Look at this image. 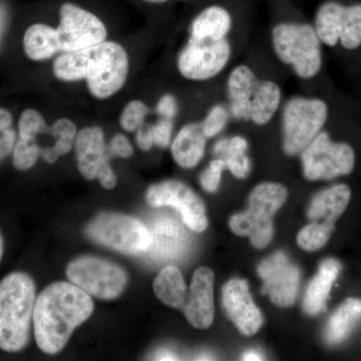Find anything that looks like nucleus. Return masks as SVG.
<instances>
[{
    "label": "nucleus",
    "instance_id": "nucleus-22",
    "mask_svg": "<svg viewBox=\"0 0 361 361\" xmlns=\"http://www.w3.org/2000/svg\"><path fill=\"white\" fill-rule=\"evenodd\" d=\"M232 16L225 7H207L195 18L191 25V37L194 40L225 39L231 30Z\"/></svg>",
    "mask_w": 361,
    "mask_h": 361
},
{
    "label": "nucleus",
    "instance_id": "nucleus-21",
    "mask_svg": "<svg viewBox=\"0 0 361 361\" xmlns=\"http://www.w3.org/2000/svg\"><path fill=\"white\" fill-rule=\"evenodd\" d=\"M280 102L281 90L279 85L272 80H258L249 99L245 121H251L259 126L265 125L276 113Z\"/></svg>",
    "mask_w": 361,
    "mask_h": 361
},
{
    "label": "nucleus",
    "instance_id": "nucleus-20",
    "mask_svg": "<svg viewBox=\"0 0 361 361\" xmlns=\"http://www.w3.org/2000/svg\"><path fill=\"white\" fill-rule=\"evenodd\" d=\"M206 135L201 123H189L178 133L172 144V155L180 167L192 169L203 159Z\"/></svg>",
    "mask_w": 361,
    "mask_h": 361
},
{
    "label": "nucleus",
    "instance_id": "nucleus-38",
    "mask_svg": "<svg viewBox=\"0 0 361 361\" xmlns=\"http://www.w3.org/2000/svg\"><path fill=\"white\" fill-rule=\"evenodd\" d=\"M111 149L116 155L122 158H130L134 154V149L129 140L123 135H116L111 144Z\"/></svg>",
    "mask_w": 361,
    "mask_h": 361
},
{
    "label": "nucleus",
    "instance_id": "nucleus-30",
    "mask_svg": "<svg viewBox=\"0 0 361 361\" xmlns=\"http://www.w3.org/2000/svg\"><path fill=\"white\" fill-rule=\"evenodd\" d=\"M336 229L334 223L312 222L305 226L297 236V243L303 250L314 252L326 245Z\"/></svg>",
    "mask_w": 361,
    "mask_h": 361
},
{
    "label": "nucleus",
    "instance_id": "nucleus-2",
    "mask_svg": "<svg viewBox=\"0 0 361 361\" xmlns=\"http://www.w3.org/2000/svg\"><path fill=\"white\" fill-rule=\"evenodd\" d=\"M54 75L65 82L87 80L92 96L108 99L122 89L129 73V59L113 42L71 52H63L54 63Z\"/></svg>",
    "mask_w": 361,
    "mask_h": 361
},
{
    "label": "nucleus",
    "instance_id": "nucleus-24",
    "mask_svg": "<svg viewBox=\"0 0 361 361\" xmlns=\"http://www.w3.org/2000/svg\"><path fill=\"white\" fill-rule=\"evenodd\" d=\"M149 252L154 258L171 260L179 257L185 248L184 233L171 220H159L152 229Z\"/></svg>",
    "mask_w": 361,
    "mask_h": 361
},
{
    "label": "nucleus",
    "instance_id": "nucleus-40",
    "mask_svg": "<svg viewBox=\"0 0 361 361\" xmlns=\"http://www.w3.org/2000/svg\"><path fill=\"white\" fill-rule=\"evenodd\" d=\"M13 125V116L6 109L0 108V133L4 132Z\"/></svg>",
    "mask_w": 361,
    "mask_h": 361
},
{
    "label": "nucleus",
    "instance_id": "nucleus-31",
    "mask_svg": "<svg viewBox=\"0 0 361 361\" xmlns=\"http://www.w3.org/2000/svg\"><path fill=\"white\" fill-rule=\"evenodd\" d=\"M47 123L39 111L28 109L21 114L18 122V139L23 141H37L39 135L47 134Z\"/></svg>",
    "mask_w": 361,
    "mask_h": 361
},
{
    "label": "nucleus",
    "instance_id": "nucleus-4",
    "mask_svg": "<svg viewBox=\"0 0 361 361\" xmlns=\"http://www.w3.org/2000/svg\"><path fill=\"white\" fill-rule=\"evenodd\" d=\"M287 196L286 188L277 183L258 185L249 197L248 210L232 216L230 229L238 236H248L255 248H265L269 245L274 232L273 217Z\"/></svg>",
    "mask_w": 361,
    "mask_h": 361
},
{
    "label": "nucleus",
    "instance_id": "nucleus-16",
    "mask_svg": "<svg viewBox=\"0 0 361 361\" xmlns=\"http://www.w3.org/2000/svg\"><path fill=\"white\" fill-rule=\"evenodd\" d=\"M222 302L226 313L242 334L245 336L257 334L263 324V316L253 302L245 280L228 281L223 287Z\"/></svg>",
    "mask_w": 361,
    "mask_h": 361
},
{
    "label": "nucleus",
    "instance_id": "nucleus-28",
    "mask_svg": "<svg viewBox=\"0 0 361 361\" xmlns=\"http://www.w3.org/2000/svg\"><path fill=\"white\" fill-rule=\"evenodd\" d=\"M248 142L242 137L223 139L216 142L214 154L224 160L226 169L238 179H245L250 172V160L246 155Z\"/></svg>",
    "mask_w": 361,
    "mask_h": 361
},
{
    "label": "nucleus",
    "instance_id": "nucleus-7",
    "mask_svg": "<svg viewBox=\"0 0 361 361\" xmlns=\"http://www.w3.org/2000/svg\"><path fill=\"white\" fill-rule=\"evenodd\" d=\"M89 238L114 250L139 255L151 246V232L141 221L121 214H102L87 225Z\"/></svg>",
    "mask_w": 361,
    "mask_h": 361
},
{
    "label": "nucleus",
    "instance_id": "nucleus-17",
    "mask_svg": "<svg viewBox=\"0 0 361 361\" xmlns=\"http://www.w3.org/2000/svg\"><path fill=\"white\" fill-rule=\"evenodd\" d=\"M184 314L195 329H206L214 320V273L209 268L195 271L185 302Z\"/></svg>",
    "mask_w": 361,
    "mask_h": 361
},
{
    "label": "nucleus",
    "instance_id": "nucleus-44",
    "mask_svg": "<svg viewBox=\"0 0 361 361\" xmlns=\"http://www.w3.org/2000/svg\"><path fill=\"white\" fill-rule=\"evenodd\" d=\"M4 237H2L1 233H0V261H1L2 256H4Z\"/></svg>",
    "mask_w": 361,
    "mask_h": 361
},
{
    "label": "nucleus",
    "instance_id": "nucleus-27",
    "mask_svg": "<svg viewBox=\"0 0 361 361\" xmlns=\"http://www.w3.org/2000/svg\"><path fill=\"white\" fill-rule=\"evenodd\" d=\"M156 296L166 305L183 310L187 299V286L182 273L175 266H167L159 273L153 285Z\"/></svg>",
    "mask_w": 361,
    "mask_h": 361
},
{
    "label": "nucleus",
    "instance_id": "nucleus-18",
    "mask_svg": "<svg viewBox=\"0 0 361 361\" xmlns=\"http://www.w3.org/2000/svg\"><path fill=\"white\" fill-rule=\"evenodd\" d=\"M341 270V263L336 259L322 261L317 274L311 280L304 296L303 310L306 314L318 315L326 310L330 291Z\"/></svg>",
    "mask_w": 361,
    "mask_h": 361
},
{
    "label": "nucleus",
    "instance_id": "nucleus-36",
    "mask_svg": "<svg viewBox=\"0 0 361 361\" xmlns=\"http://www.w3.org/2000/svg\"><path fill=\"white\" fill-rule=\"evenodd\" d=\"M172 130V120H168V118H161L160 122L156 123L155 126L149 127L154 145H157L160 148H167L170 144Z\"/></svg>",
    "mask_w": 361,
    "mask_h": 361
},
{
    "label": "nucleus",
    "instance_id": "nucleus-11",
    "mask_svg": "<svg viewBox=\"0 0 361 361\" xmlns=\"http://www.w3.org/2000/svg\"><path fill=\"white\" fill-rule=\"evenodd\" d=\"M59 51L71 52L106 42V26L94 14L75 4L61 8V23L56 28Z\"/></svg>",
    "mask_w": 361,
    "mask_h": 361
},
{
    "label": "nucleus",
    "instance_id": "nucleus-29",
    "mask_svg": "<svg viewBox=\"0 0 361 361\" xmlns=\"http://www.w3.org/2000/svg\"><path fill=\"white\" fill-rule=\"evenodd\" d=\"M47 135L56 137V141L54 146L42 148L40 157L47 163L54 164L71 151L77 137V127L68 118H61L49 128Z\"/></svg>",
    "mask_w": 361,
    "mask_h": 361
},
{
    "label": "nucleus",
    "instance_id": "nucleus-41",
    "mask_svg": "<svg viewBox=\"0 0 361 361\" xmlns=\"http://www.w3.org/2000/svg\"><path fill=\"white\" fill-rule=\"evenodd\" d=\"M155 360H178V357L174 355V353H171V351L167 350V349H161V350H159L158 353H156Z\"/></svg>",
    "mask_w": 361,
    "mask_h": 361
},
{
    "label": "nucleus",
    "instance_id": "nucleus-5",
    "mask_svg": "<svg viewBox=\"0 0 361 361\" xmlns=\"http://www.w3.org/2000/svg\"><path fill=\"white\" fill-rule=\"evenodd\" d=\"M272 44L280 61L299 78L315 77L322 66V40L308 23H281L272 30Z\"/></svg>",
    "mask_w": 361,
    "mask_h": 361
},
{
    "label": "nucleus",
    "instance_id": "nucleus-6",
    "mask_svg": "<svg viewBox=\"0 0 361 361\" xmlns=\"http://www.w3.org/2000/svg\"><path fill=\"white\" fill-rule=\"evenodd\" d=\"M329 106L319 99L293 97L285 106L282 128L283 149L289 156L301 153L322 132Z\"/></svg>",
    "mask_w": 361,
    "mask_h": 361
},
{
    "label": "nucleus",
    "instance_id": "nucleus-26",
    "mask_svg": "<svg viewBox=\"0 0 361 361\" xmlns=\"http://www.w3.org/2000/svg\"><path fill=\"white\" fill-rule=\"evenodd\" d=\"M23 49L26 56L32 61L51 59L59 51L56 28L42 23L30 26L23 37Z\"/></svg>",
    "mask_w": 361,
    "mask_h": 361
},
{
    "label": "nucleus",
    "instance_id": "nucleus-43",
    "mask_svg": "<svg viewBox=\"0 0 361 361\" xmlns=\"http://www.w3.org/2000/svg\"><path fill=\"white\" fill-rule=\"evenodd\" d=\"M4 21H6V13L2 8H0V37H1L2 32L4 28Z\"/></svg>",
    "mask_w": 361,
    "mask_h": 361
},
{
    "label": "nucleus",
    "instance_id": "nucleus-32",
    "mask_svg": "<svg viewBox=\"0 0 361 361\" xmlns=\"http://www.w3.org/2000/svg\"><path fill=\"white\" fill-rule=\"evenodd\" d=\"M42 147L37 141H23L18 139L13 152L14 167L20 171H27L37 164Z\"/></svg>",
    "mask_w": 361,
    "mask_h": 361
},
{
    "label": "nucleus",
    "instance_id": "nucleus-12",
    "mask_svg": "<svg viewBox=\"0 0 361 361\" xmlns=\"http://www.w3.org/2000/svg\"><path fill=\"white\" fill-rule=\"evenodd\" d=\"M231 54V45L226 39L217 42L190 39L178 59V68L188 80H210L224 70Z\"/></svg>",
    "mask_w": 361,
    "mask_h": 361
},
{
    "label": "nucleus",
    "instance_id": "nucleus-35",
    "mask_svg": "<svg viewBox=\"0 0 361 361\" xmlns=\"http://www.w3.org/2000/svg\"><path fill=\"white\" fill-rule=\"evenodd\" d=\"M226 170V164L222 159H215L211 161L209 167L204 171L200 177L201 186L209 193H214L219 188L221 176Z\"/></svg>",
    "mask_w": 361,
    "mask_h": 361
},
{
    "label": "nucleus",
    "instance_id": "nucleus-1",
    "mask_svg": "<svg viewBox=\"0 0 361 361\" xmlns=\"http://www.w3.org/2000/svg\"><path fill=\"white\" fill-rule=\"evenodd\" d=\"M92 311L90 294L77 285L56 282L47 286L37 296L33 311V334L40 350L47 355L59 353Z\"/></svg>",
    "mask_w": 361,
    "mask_h": 361
},
{
    "label": "nucleus",
    "instance_id": "nucleus-8",
    "mask_svg": "<svg viewBox=\"0 0 361 361\" xmlns=\"http://www.w3.org/2000/svg\"><path fill=\"white\" fill-rule=\"evenodd\" d=\"M66 275L90 295L104 300L118 298L128 284L127 273L104 259L84 256L70 263Z\"/></svg>",
    "mask_w": 361,
    "mask_h": 361
},
{
    "label": "nucleus",
    "instance_id": "nucleus-23",
    "mask_svg": "<svg viewBox=\"0 0 361 361\" xmlns=\"http://www.w3.org/2000/svg\"><path fill=\"white\" fill-rule=\"evenodd\" d=\"M361 320V300L348 298L339 306L327 322L324 341L329 345L343 343Z\"/></svg>",
    "mask_w": 361,
    "mask_h": 361
},
{
    "label": "nucleus",
    "instance_id": "nucleus-42",
    "mask_svg": "<svg viewBox=\"0 0 361 361\" xmlns=\"http://www.w3.org/2000/svg\"><path fill=\"white\" fill-rule=\"evenodd\" d=\"M244 360H261L262 356L256 350H248L243 355Z\"/></svg>",
    "mask_w": 361,
    "mask_h": 361
},
{
    "label": "nucleus",
    "instance_id": "nucleus-10",
    "mask_svg": "<svg viewBox=\"0 0 361 361\" xmlns=\"http://www.w3.org/2000/svg\"><path fill=\"white\" fill-rule=\"evenodd\" d=\"M316 32L323 44L353 51L361 44V4L343 6L329 1L320 6L315 18Z\"/></svg>",
    "mask_w": 361,
    "mask_h": 361
},
{
    "label": "nucleus",
    "instance_id": "nucleus-37",
    "mask_svg": "<svg viewBox=\"0 0 361 361\" xmlns=\"http://www.w3.org/2000/svg\"><path fill=\"white\" fill-rule=\"evenodd\" d=\"M156 111L161 118L172 120L177 115V102L175 97L171 94L161 97L157 104Z\"/></svg>",
    "mask_w": 361,
    "mask_h": 361
},
{
    "label": "nucleus",
    "instance_id": "nucleus-25",
    "mask_svg": "<svg viewBox=\"0 0 361 361\" xmlns=\"http://www.w3.org/2000/svg\"><path fill=\"white\" fill-rule=\"evenodd\" d=\"M259 78L249 66L241 65L235 68L228 78V97L233 116L245 121L247 106Z\"/></svg>",
    "mask_w": 361,
    "mask_h": 361
},
{
    "label": "nucleus",
    "instance_id": "nucleus-39",
    "mask_svg": "<svg viewBox=\"0 0 361 361\" xmlns=\"http://www.w3.org/2000/svg\"><path fill=\"white\" fill-rule=\"evenodd\" d=\"M137 142L140 149H144V151H149L152 148L154 142L153 139H152L151 132H149V127L140 128L137 134Z\"/></svg>",
    "mask_w": 361,
    "mask_h": 361
},
{
    "label": "nucleus",
    "instance_id": "nucleus-33",
    "mask_svg": "<svg viewBox=\"0 0 361 361\" xmlns=\"http://www.w3.org/2000/svg\"><path fill=\"white\" fill-rule=\"evenodd\" d=\"M149 109L141 101H133L123 109L121 116V126L128 132L139 130L148 115Z\"/></svg>",
    "mask_w": 361,
    "mask_h": 361
},
{
    "label": "nucleus",
    "instance_id": "nucleus-45",
    "mask_svg": "<svg viewBox=\"0 0 361 361\" xmlns=\"http://www.w3.org/2000/svg\"><path fill=\"white\" fill-rule=\"evenodd\" d=\"M146 1L152 2V4H164V2H167L168 0H146Z\"/></svg>",
    "mask_w": 361,
    "mask_h": 361
},
{
    "label": "nucleus",
    "instance_id": "nucleus-19",
    "mask_svg": "<svg viewBox=\"0 0 361 361\" xmlns=\"http://www.w3.org/2000/svg\"><path fill=\"white\" fill-rule=\"evenodd\" d=\"M351 192L344 184L334 185L316 194L311 200L307 216L312 222L334 223L348 208Z\"/></svg>",
    "mask_w": 361,
    "mask_h": 361
},
{
    "label": "nucleus",
    "instance_id": "nucleus-13",
    "mask_svg": "<svg viewBox=\"0 0 361 361\" xmlns=\"http://www.w3.org/2000/svg\"><path fill=\"white\" fill-rule=\"evenodd\" d=\"M146 198L153 207H174L190 229L195 232L205 231L208 219L203 201L182 182L165 180L153 185L149 188Z\"/></svg>",
    "mask_w": 361,
    "mask_h": 361
},
{
    "label": "nucleus",
    "instance_id": "nucleus-15",
    "mask_svg": "<svg viewBox=\"0 0 361 361\" xmlns=\"http://www.w3.org/2000/svg\"><path fill=\"white\" fill-rule=\"evenodd\" d=\"M78 168L87 180L99 179L104 189H113L116 177L106 158L103 130L99 127L85 128L75 141Z\"/></svg>",
    "mask_w": 361,
    "mask_h": 361
},
{
    "label": "nucleus",
    "instance_id": "nucleus-14",
    "mask_svg": "<svg viewBox=\"0 0 361 361\" xmlns=\"http://www.w3.org/2000/svg\"><path fill=\"white\" fill-rule=\"evenodd\" d=\"M257 272L264 282L261 291L269 295L271 302L278 307L293 305L298 292L300 270L284 252H277L262 261Z\"/></svg>",
    "mask_w": 361,
    "mask_h": 361
},
{
    "label": "nucleus",
    "instance_id": "nucleus-34",
    "mask_svg": "<svg viewBox=\"0 0 361 361\" xmlns=\"http://www.w3.org/2000/svg\"><path fill=\"white\" fill-rule=\"evenodd\" d=\"M229 120V111L225 106L218 104L209 111L204 122L201 123L202 130L207 139L215 137L222 132Z\"/></svg>",
    "mask_w": 361,
    "mask_h": 361
},
{
    "label": "nucleus",
    "instance_id": "nucleus-9",
    "mask_svg": "<svg viewBox=\"0 0 361 361\" xmlns=\"http://www.w3.org/2000/svg\"><path fill=\"white\" fill-rule=\"evenodd\" d=\"M301 161L306 179L331 180L351 173L355 154L346 142H332L326 132H320L301 152Z\"/></svg>",
    "mask_w": 361,
    "mask_h": 361
},
{
    "label": "nucleus",
    "instance_id": "nucleus-3",
    "mask_svg": "<svg viewBox=\"0 0 361 361\" xmlns=\"http://www.w3.org/2000/svg\"><path fill=\"white\" fill-rule=\"evenodd\" d=\"M37 301L35 281L27 273L16 271L0 281V349L20 353L32 334Z\"/></svg>",
    "mask_w": 361,
    "mask_h": 361
}]
</instances>
